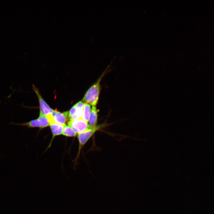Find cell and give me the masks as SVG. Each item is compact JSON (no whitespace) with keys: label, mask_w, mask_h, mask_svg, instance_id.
<instances>
[{"label":"cell","mask_w":214,"mask_h":214,"mask_svg":"<svg viewBox=\"0 0 214 214\" xmlns=\"http://www.w3.org/2000/svg\"><path fill=\"white\" fill-rule=\"evenodd\" d=\"M98 110L96 106H92L91 109L88 122L89 125L92 127L97 125L98 118Z\"/></svg>","instance_id":"cell-6"},{"label":"cell","mask_w":214,"mask_h":214,"mask_svg":"<svg viewBox=\"0 0 214 214\" xmlns=\"http://www.w3.org/2000/svg\"><path fill=\"white\" fill-rule=\"evenodd\" d=\"M64 125L65 124H59L55 123L50 124L53 134L52 141L56 136L62 134Z\"/></svg>","instance_id":"cell-7"},{"label":"cell","mask_w":214,"mask_h":214,"mask_svg":"<svg viewBox=\"0 0 214 214\" xmlns=\"http://www.w3.org/2000/svg\"><path fill=\"white\" fill-rule=\"evenodd\" d=\"M68 118V112L61 113L57 111L54 117V123L59 124H64Z\"/></svg>","instance_id":"cell-5"},{"label":"cell","mask_w":214,"mask_h":214,"mask_svg":"<svg viewBox=\"0 0 214 214\" xmlns=\"http://www.w3.org/2000/svg\"><path fill=\"white\" fill-rule=\"evenodd\" d=\"M32 88L38 99L40 110V114L45 116L51 114L54 110L51 108L44 101L38 89L34 85H32Z\"/></svg>","instance_id":"cell-4"},{"label":"cell","mask_w":214,"mask_h":214,"mask_svg":"<svg viewBox=\"0 0 214 214\" xmlns=\"http://www.w3.org/2000/svg\"><path fill=\"white\" fill-rule=\"evenodd\" d=\"M104 126L103 124L97 125L78 134V138L79 143V150L96 131L103 128Z\"/></svg>","instance_id":"cell-2"},{"label":"cell","mask_w":214,"mask_h":214,"mask_svg":"<svg viewBox=\"0 0 214 214\" xmlns=\"http://www.w3.org/2000/svg\"><path fill=\"white\" fill-rule=\"evenodd\" d=\"M76 110V107L75 104L68 112V118H70L75 113Z\"/></svg>","instance_id":"cell-12"},{"label":"cell","mask_w":214,"mask_h":214,"mask_svg":"<svg viewBox=\"0 0 214 214\" xmlns=\"http://www.w3.org/2000/svg\"><path fill=\"white\" fill-rule=\"evenodd\" d=\"M39 125V128H43L50 125L48 118L46 116L40 114L39 117L37 118Z\"/></svg>","instance_id":"cell-10"},{"label":"cell","mask_w":214,"mask_h":214,"mask_svg":"<svg viewBox=\"0 0 214 214\" xmlns=\"http://www.w3.org/2000/svg\"><path fill=\"white\" fill-rule=\"evenodd\" d=\"M76 110L75 113L70 118V120H75L81 118L84 107V104L82 101H80L75 104Z\"/></svg>","instance_id":"cell-8"},{"label":"cell","mask_w":214,"mask_h":214,"mask_svg":"<svg viewBox=\"0 0 214 214\" xmlns=\"http://www.w3.org/2000/svg\"><path fill=\"white\" fill-rule=\"evenodd\" d=\"M62 134L64 136L72 137L76 135L77 134L68 126L65 124Z\"/></svg>","instance_id":"cell-11"},{"label":"cell","mask_w":214,"mask_h":214,"mask_svg":"<svg viewBox=\"0 0 214 214\" xmlns=\"http://www.w3.org/2000/svg\"><path fill=\"white\" fill-rule=\"evenodd\" d=\"M91 111L90 105L88 103H84L81 118L88 122Z\"/></svg>","instance_id":"cell-9"},{"label":"cell","mask_w":214,"mask_h":214,"mask_svg":"<svg viewBox=\"0 0 214 214\" xmlns=\"http://www.w3.org/2000/svg\"><path fill=\"white\" fill-rule=\"evenodd\" d=\"M106 71L103 72L97 81L86 92L82 99V101L85 103L96 106L98 102L100 92V82L106 74Z\"/></svg>","instance_id":"cell-1"},{"label":"cell","mask_w":214,"mask_h":214,"mask_svg":"<svg viewBox=\"0 0 214 214\" xmlns=\"http://www.w3.org/2000/svg\"><path fill=\"white\" fill-rule=\"evenodd\" d=\"M67 124L76 133L79 134L92 127L88 124V122L81 118L75 119L70 120Z\"/></svg>","instance_id":"cell-3"}]
</instances>
